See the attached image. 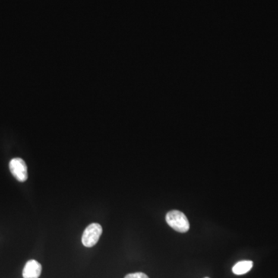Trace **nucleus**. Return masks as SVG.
<instances>
[{
    "label": "nucleus",
    "mask_w": 278,
    "mask_h": 278,
    "mask_svg": "<svg viewBox=\"0 0 278 278\" xmlns=\"http://www.w3.org/2000/svg\"><path fill=\"white\" fill-rule=\"evenodd\" d=\"M165 219L169 226L179 233H187L190 229V222L186 215L178 210L167 213Z\"/></svg>",
    "instance_id": "nucleus-1"
},
{
    "label": "nucleus",
    "mask_w": 278,
    "mask_h": 278,
    "mask_svg": "<svg viewBox=\"0 0 278 278\" xmlns=\"http://www.w3.org/2000/svg\"><path fill=\"white\" fill-rule=\"evenodd\" d=\"M102 226L99 223H91L89 225L82 236V244L84 247H92L99 242L102 234Z\"/></svg>",
    "instance_id": "nucleus-2"
},
{
    "label": "nucleus",
    "mask_w": 278,
    "mask_h": 278,
    "mask_svg": "<svg viewBox=\"0 0 278 278\" xmlns=\"http://www.w3.org/2000/svg\"><path fill=\"white\" fill-rule=\"evenodd\" d=\"M10 170L12 175L19 182H23L27 179V166L24 160L20 158H15L10 161Z\"/></svg>",
    "instance_id": "nucleus-3"
},
{
    "label": "nucleus",
    "mask_w": 278,
    "mask_h": 278,
    "mask_svg": "<svg viewBox=\"0 0 278 278\" xmlns=\"http://www.w3.org/2000/svg\"><path fill=\"white\" fill-rule=\"evenodd\" d=\"M42 272V266L35 260H28L23 270V278H39Z\"/></svg>",
    "instance_id": "nucleus-4"
},
{
    "label": "nucleus",
    "mask_w": 278,
    "mask_h": 278,
    "mask_svg": "<svg viewBox=\"0 0 278 278\" xmlns=\"http://www.w3.org/2000/svg\"><path fill=\"white\" fill-rule=\"evenodd\" d=\"M254 263L251 260H243L236 263L233 267V272L237 275L245 274L252 269Z\"/></svg>",
    "instance_id": "nucleus-5"
},
{
    "label": "nucleus",
    "mask_w": 278,
    "mask_h": 278,
    "mask_svg": "<svg viewBox=\"0 0 278 278\" xmlns=\"http://www.w3.org/2000/svg\"><path fill=\"white\" fill-rule=\"evenodd\" d=\"M124 278H149L146 273H142V272H137V273H129L126 275Z\"/></svg>",
    "instance_id": "nucleus-6"
},
{
    "label": "nucleus",
    "mask_w": 278,
    "mask_h": 278,
    "mask_svg": "<svg viewBox=\"0 0 278 278\" xmlns=\"http://www.w3.org/2000/svg\"><path fill=\"white\" fill-rule=\"evenodd\" d=\"M205 278H209V277H205Z\"/></svg>",
    "instance_id": "nucleus-7"
}]
</instances>
